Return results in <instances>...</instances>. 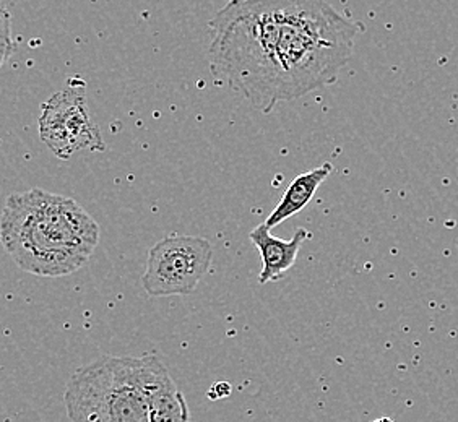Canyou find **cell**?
<instances>
[{"mask_svg":"<svg viewBox=\"0 0 458 422\" xmlns=\"http://www.w3.org/2000/svg\"><path fill=\"white\" fill-rule=\"evenodd\" d=\"M360 25L327 0H229L208 23V63L264 114L335 81Z\"/></svg>","mask_w":458,"mask_h":422,"instance_id":"6da1fadb","label":"cell"},{"mask_svg":"<svg viewBox=\"0 0 458 422\" xmlns=\"http://www.w3.org/2000/svg\"><path fill=\"white\" fill-rule=\"evenodd\" d=\"M0 242L21 270L57 278L89 262L99 242V226L73 198L31 189L5 200Z\"/></svg>","mask_w":458,"mask_h":422,"instance_id":"7a4b0ae2","label":"cell"},{"mask_svg":"<svg viewBox=\"0 0 458 422\" xmlns=\"http://www.w3.org/2000/svg\"><path fill=\"white\" fill-rule=\"evenodd\" d=\"M64 403L71 422H148L141 358L103 356L72 376Z\"/></svg>","mask_w":458,"mask_h":422,"instance_id":"3957f363","label":"cell"},{"mask_svg":"<svg viewBox=\"0 0 458 422\" xmlns=\"http://www.w3.org/2000/svg\"><path fill=\"white\" fill-rule=\"evenodd\" d=\"M213 247L207 239L173 234L151 247L141 276L151 298L192 294L212 265Z\"/></svg>","mask_w":458,"mask_h":422,"instance_id":"277c9868","label":"cell"},{"mask_svg":"<svg viewBox=\"0 0 458 422\" xmlns=\"http://www.w3.org/2000/svg\"><path fill=\"white\" fill-rule=\"evenodd\" d=\"M39 137L61 159L81 150H106L101 131L89 115L83 83L62 89L41 106Z\"/></svg>","mask_w":458,"mask_h":422,"instance_id":"5b68a950","label":"cell"},{"mask_svg":"<svg viewBox=\"0 0 458 422\" xmlns=\"http://www.w3.org/2000/svg\"><path fill=\"white\" fill-rule=\"evenodd\" d=\"M148 422H191L189 406L158 354L141 356Z\"/></svg>","mask_w":458,"mask_h":422,"instance_id":"8992f818","label":"cell"},{"mask_svg":"<svg viewBox=\"0 0 458 422\" xmlns=\"http://www.w3.org/2000/svg\"><path fill=\"white\" fill-rule=\"evenodd\" d=\"M308 238V229L304 228L296 229L290 241L275 238L265 223L252 229L249 239L262 257V272L259 276L260 284L278 282L283 274L296 264L301 246Z\"/></svg>","mask_w":458,"mask_h":422,"instance_id":"52a82bcc","label":"cell"},{"mask_svg":"<svg viewBox=\"0 0 458 422\" xmlns=\"http://www.w3.org/2000/svg\"><path fill=\"white\" fill-rule=\"evenodd\" d=\"M332 171H334V165L324 163L322 166L314 167L308 173H302L300 176L294 177L280 203L275 207L272 215L265 220L267 228L272 229L275 226H280L293 215L304 210L309 202L312 200V197L318 192V187L322 185L327 177L332 174Z\"/></svg>","mask_w":458,"mask_h":422,"instance_id":"ba28073f","label":"cell"},{"mask_svg":"<svg viewBox=\"0 0 458 422\" xmlns=\"http://www.w3.org/2000/svg\"><path fill=\"white\" fill-rule=\"evenodd\" d=\"M12 18L9 10L0 9V43H12Z\"/></svg>","mask_w":458,"mask_h":422,"instance_id":"9c48e42d","label":"cell"},{"mask_svg":"<svg viewBox=\"0 0 458 422\" xmlns=\"http://www.w3.org/2000/svg\"><path fill=\"white\" fill-rule=\"evenodd\" d=\"M231 393V384L228 382H218L212 385L208 390V398L210 400H220V398H226Z\"/></svg>","mask_w":458,"mask_h":422,"instance_id":"30bf717a","label":"cell"},{"mask_svg":"<svg viewBox=\"0 0 458 422\" xmlns=\"http://www.w3.org/2000/svg\"><path fill=\"white\" fill-rule=\"evenodd\" d=\"M15 51V43H0V67L9 61L10 55Z\"/></svg>","mask_w":458,"mask_h":422,"instance_id":"8fae6325","label":"cell"},{"mask_svg":"<svg viewBox=\"0 0 458 422\" xmlns=\"http://www.w3.org/2000/svg\"><path fill=\"white\" fill-rule=\"evenodd\" d=\"M372 422H395V421H392V419H390V418H379V419H376V421H372Z\"/></svg>","mask_w":458,"mask_h":422,"instance_id":"7c38bea8","label":"cell"},{"mask_svg":"<svg viewBox=\"0 0 458 422\" xmlns=\"http://www.w3.org/2000/svg\"><path fill=\"white\" fill-rule=\"evenodd\" d=\"M0 9H4V5H2V4H0Z\"/></svg>","mask_w":458,"mask_h":422,"instance_id":"4fadbf2b","label":"cell"}]
</instances>
